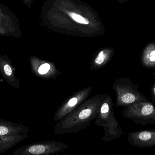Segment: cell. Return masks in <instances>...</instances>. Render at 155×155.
<instances>
[{
  "instance_id": "obj_4",
  "label": "cell",
  "mask_w": 155,
  "mask_h": 155,
  "mask_svg": "<svg viewBox=\"0 0 155 155\" xmlns=\"http://www.w3.org/2000/svg\"><path fill=\"white\" fill-rule=\"evenodd\" d=\"M129 143L139 148H150L155 147V130L136 131L129 133Z\"/></svg>"
},
{
  "instance_id": "obj_5",
  "label": "cell",
  "mask_w": 155,
  "mask_h": 155,
  "mask_svg": "<svg viewBox=\"0 0 155 155\" xmlns=\"http://www.w3.org/2000/svg\"><path fill=\"white\" fill-rule=\"evenodd\" d=\"M141 62L144 67L155 68V42H150L144 47L141 54Z\"/></svg>"
},
{
  "instance_id": "obj_2",
  "label": "cell",
  "mask_w": 155,
  "mask_h": 155,
  "mask_svg": "<svg viewBox=\"0 0 155 155\" xmlns=\"http://www.w3.org/2000/svg\"><path fill=\"white\" fill-rule=\"evenodd\" d=\"M124 116L137 124H155V106L151 102H138L127 106Z\"/></svg>"
},
{
  "instance_id": "obj_8",
  "label": "cell",
  "mask_w": 155,
  "mask_h": 155,
  "mask_svg": "<svg viewBox=\"0 0 155 155\" xmlns=\"http://www.w3.org/2000/svg\"><path fill=\"white\" fill-rule=\"evenodd\" d=\"M92 113V111L90 109H84L79 113L78 117L81 119H86L90 116Z\"/></svg>"
},
{
  "instance_id": "obj_12",
  "label": "cell",
  "mask_w": 155,
  "mask_h": 155,
  "mask_svg": "<svg viewBox=\"0 0 155 155\" xmlns=\"http://www.w3.org/2000/svg\"><path fill=\"white\" fill-rule=\"evenodd\" d=\"M109 106L107 103H104L102 105L101 109V112L102 113H106L109 111Z\"/></svg>"
},
{
  "instance_id": "obj_1",
  "label": "cell",
  "mask_w": 155,
  "mask_h": 155,
  "mask_svg": "<svg viewBox=\"0 0 155 155\" xmlns=\"http://www.w3.org/2000/svg\"><path fill=\"white\" fill-rule=\"evenodd\" d=\"M53 6L67 15L74 25L79 26L80 30H86L88 34L99 35V31L104 30L95 11L84 5H76L72 0H60Z\"/></svg>"
},
{
  "instance_id": "obj_3",
  "label": "cell",
  "mask_w": 155,
  "mask_h": 155,
  "mask_svg": "<svg viewBox=\"0 0 155 155\" xmlns=\"http://www.w3.org/2000/svg\"><path fill=\"white\" fill-rule=\"evenodd\" d=\"M123 87L121 88L120 102L125 105H129L138 102H148L149 99L138 90L139 86L134 84L129 79L124 81Z\"/></svg>"
},
{
  "instance_id": "obj_15",
  "label": "cell",
  "mask_w": 155,
  "mask_h": 155,
  "mask_svg": "<svg viewBox=\"0 0 155 155\" xmlns=\"http://www.w3.org/2000/svg\"><path fill=\"white\" fill-rule=\"evenodd\" d=\"M128 1H129V0H117V2L120 4H122Z\"/></svg>"
},
{
  "instance_id": "obj_7",
  "label": "cell",
  "mask_w": 155,
  "mask_h": 155,
  "mask_svg": "<svg viewBox=\"0 0 155 155\" xmlns=\"http://www.w3.org/2000/svg\"><path fill=\"white\" fill-rule=\"evenodd\" d=\"M46 148L43 145H36L29 148V152L34 155L42 154L45 152Z\"/></svg>"
},
{
  "instance_id": "obj_9",
  "label": "cell",
  "mask_w": 155,
  "mask_h": 155,
  "mask_svg": "<svg viewBox=\"0 0 155 155\" xmlns=\"http://www.w3.org/2000/svg\"><path fill=\"white\" fill-rule=\"evenodd\" d=\"M50 69V64L48 63H45L42 65L40 66V68H39V70H38V72H39V73L41 74H45L49 71Z\"/></svg>"
},
{
  "instance_id": "obj_13",
  "label": "cell",
  "mask_w": 155,
  "mask_h": 155,
  "mask_svg": "<svg viewBox=\"0 0 155 155\" xmlns=\"http://www.w3.org/2000/svg\"><path fill=\"white\" fill-rule=\"evenodd\" d=\"M8 133V129L5 126H0V136L5 135Z\"/></svg>"
},
{
  "instance_id": "obj_10",
  "label": "cell",
  "mask_w": 155,
  "mask_h": 155,
  "mask_svg": "<svg viewBox=\"0 0 155 155\" xmlns=\"http://www.w3.org/2000/svg\"><path fill=\"white\" fill-rule=\"evenodd\" d=\"M150 94L152 100L155 104V78L154 82L150 88Z\"/></svg>"
},
{
  "instance_id": "obj_14",
  "label": "cell",
  "mask_w": 155,
  "mask_h": 155,
  "mask_svg": "<svg viewBox=\"0 0 155 155\" xmlns=\"http://www.w3.org/2000/svg\"><path fill=\"white\" fill-rule=\"evenodd\" d=\"M77 102L78 99L77 98L74 97L69 101L68 104L70 106H73L77 104Z\"/></svg>"
},
{
  "instance_id": "obj_6",
  "label": "cell",
  "mask_w": 155,
  "mask_h": 155,
  "mask_svg": "<svg viewBox=\"0 0 155 155\" xmlns=\"http://www.w3.org/2000/svg\"><path fill=\"white\" fill-rule=\"evenodd\" d=\"M113 51L114 50L112 48H105L101 50L95 59V63L97 65L102 64L107 59L109 55L112 53Z\"/></svg>"
},
{
  "instance_id": "obj_11",
  "label": "cell",
  "mask_w": 155,
  "mask_h": 155,
  "mask_svg": "<svg viewBox=\"0 0 155 155\" xmlns=\"http://www.w3.org/2000/svg\"><path fill=\"white\" fill-rule=\"evenodd\" d=\"M5 73L7 76H11L12 74V70L11 66L8 65L6 64L4 67Z\"/></svg>"
}]
</instances>
